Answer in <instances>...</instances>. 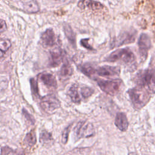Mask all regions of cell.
I'll return each mask as SVG.
<instances>
[{
  "label": "cell",
  "instance_id": "obj_1",
  "mask_svg": "<svg viewBox=\"0 0 155 155\" xmlns=\"http://www.w3.org/2000/svg\"><path fill=\"white\" fill-rule=\"evenodd\" d=\"M127 93L133 107L137 110L143 107L151 97V93L148 90L138 86L129 89Z\"/></svg>",
  "mask_w": 155,
  "mask_h": 155
},
{
  "label": "cell",
  "instance_id": "obj_2",
  "mask_svg": "<svg viewBox=\"0 0 155 155\" xmlns=\"http://www.w3.org/2000/svg\"><path fill=\"white\" fill-rule=\"evenodd\" d=\"M135 59V56L132 51L129 48H124L117 49L111 52L104 59V61L130 64L134 62Z\"/></svg>",
  "mask_w": 155,
  "mask_h": 155
},
{
  "label": "cell",
  "instance_id": "obj_3",
  "mask_svg": "<svg viewBox=\"0 0 155 155\" xmlns=\"http://www.w3.org/2000/svg\"><path fill=\"white\" fill-rule=\"evenodd\" d=\"M135 83L138 87L148 90L150 93L154 91V72L153 69L140 71L135 76Z\"/></svg>",
  "mask_w": 155,
  "mask_h": 155
},
{
  "label": "cell",
  "instance_id": "obj_4",
  "mask_svg": "<svg viewBox=\"0 0 155 155\" xmlns=\"http://www.w3.org/2000/svg\"><path fill=\"white\" fill-rule=\"evenodd\" d=\"M96 81L98 86L104 92L111 96L117 94L122 87V81L120 79H96Z\"/></svg>",
  "mask_w": 155,
  "mask_h": 155
},
{
  "label": "cell",
  "instance_id": "obj_5",
  "mask_svg": "<svg viewBox=\"0 0 155 155\" xmlns=\"http://www.w3.org/2000/svg\"><path fill=\"white\" fill-rule=\"evenodd\" d=\"M74 134L76 140L81 138L90 137L95 134L94 128L91 123L82 120L79 122L74 127Z\"/></svg>",
  "mask_w": 155,
  "mask_h": 155
},
{
  "label": "cell",
  "instance_id": "obj_6",
  "mask_svg": "<svg viewBox=\"0 0 155 155\" xmlns=\"http://www.w3.org/2000/svg\"><path fill=\"white\" fill-rule=\"evenodd\" d=\"M40 106L47 113H52L61 106L59 100L53 94H48L41 99Z\"/></svg>",
  "mask_w": 155,
  "mask_h": 155
},
{
  "label": "cell",
  "instance_id": "obj_7",
  "mask_svg": "<svg viewBox=\"0 0 155 155\" xmlns=\"http://www.w3.org/2000/svg\"><path fill=\"white\" fill-rule=\"evenodd\" d=\"M136 32L134 31H126L120 33L112 42L111 47H119L134 42Z\"/></svg>",
  "mask_w": 155,
  "mask_h": 155
},
{
  "label": "cell",
  "instance_id": "obj_8",
  "mask_svg": "<svg viewBox=\"0 0 155 155\" xmlns=\"http://www.w3.org/2000/svg\"><path fill=\"white\" fill-rule=\"evenodd\" d=\"M120 69L119 67L104 65L96 68V74L105 78H116L119 76Z\"/></svg>",
  "mask_w": 155,
  "mask_h": 155
},
{
  "label": "cell",
  "instance_id": "obj_9",
  "mask_svg": "<svg viewBox=\"0 0 155 155\" xmlns=\"http://www.w3.org/2000/svg\"><path fill=\"white\" fill-rule=\"evenodd\" d=\"M151 46V42L150 37L146 33H142L138 40V47L140 56L142 59H146Z\"/></svg>",
  "mask_w": 155,
  "mask_h": 155
},
{
  "label": "cell",
  "instance_id": "obj_10",
  "mask_svg": "<svg viewBox=\"0 0 155 155\" xmlns=\"http://www.w3.org/2000/svg\"><path fill=\"white\" fill-rule=\"evenodd\" d=\"M57 38L52 28H47L41 35V44L45 47H52L57 43Z\"/></svg>",
  "mask_w": 155,
  "mask_h": 155
},
{
  "label": "cell",
  "instance_id": "obj_11",
  "mask_svg": "<svg viewBox=\"0 0 155 155\" xmlns=\"http://www.w3.org/2000/svg\"><path fill=\"white\" fill-rule=\"evenodd\" d=\"M64 51L60 48H56L50 51L48 65L51 67H56L63 62L65 57Z\"/></svg>",
  "mask_w": 155,
  "mask_h": 155
},
{
  "label": "cell",
  "instance_id": "obj_12",
  "mask_svg": "<svg viewBox=\"0 0 155 155\" xmlns=\"http://www.w3.org/2000/svg\"><path fill=\"white\" fill-rule=\"evenodd\" d=\"M78 6L82 9H89L93 11L101 10L104 8L102 4L93 0H80Z\"/></svg>",
  "mask_w": 155,
  "mask_h": 155
},
{
  "label": "cell",
  "instance_id": "obj_13",
  "mask_svg": "<svg viewBox=\"0 0 155 155\" xmlns=\"http://www.w3.org/2000/svg\"><path fill=\"white\" fill-rule=\"evenodd\" d=\"M39 79L47 87L56 88L57 87V81L54 75L50 73H42L38 75Z\"/></svg>",
  "mask_w": 155,
  "mask_h": 155
},
{
  "label": "cell",
  "instance_id": "obj_14",
  "mask_svg": "<svg viewBox=\"0 0 155 155\" xmlns=\"http://www.w3.org/2000/svg\"><path fill=\"white\" fill-rule=\"evenodd\" d=\"M114 124L119 130L125 131L128 127V121L126 114L122 112L117 113L115 117Z\"/></svg>",
  "mask_w": 155,
  "mask_h": 155
},
{
  "label": "cell",
  "instance_id": "obj_15",
  "mask_svg": "<svg viewBox=\"0 0 155 155\" xmlns=\"http://www.w3.org/2000/svg\"><path fill=\"white\" fill-rule=\"evenodd\" d=\"M22 9L27 13H36L39 10L38 3L35 0H21Z\"/></svg>",
  "mask_w": 155,
  "mask_h": 155
},
{
  "label": "cell",
  "instance_id": "obj_16",
  "mask_svg": "<svg viewBox=\"0 0 155 155\" xmlns=\"http://www.w3.org/2000/svg\"><path fill=\"white\" fill-rule=\"evenodd\" d=\"M68 96L74 103H80L82 97L79 93V85L77 84H73L68 90Z\"/></svg>",
  "mask_w": 155,
  "mask_h": 155
},
{
  "label": "cell",
  "instance_id": "obj_17",
  "mask_svg": "<svg viewBox=\"0 0 155 155\" xmlns=\"http://www.w3.org/2000/svg\"><path fill=\"white\" fill-rule=\"evenodd\" d=\"M73 74V68L67 59L63 61V64L59 71V76L61 79L64 80L68 78Z\"/></svg>",
  "mask_w": 155,
  "mask_h": 155
},
{
  "label": "cell",
  "instance_id": "obj_18",
  "mask_svg": "<svg viewBox=\"0 0 155 155\" xmlns=\"http://www.w3.org/2000/svg\"><path fill=\"white\" fill-rule=\"evenodd\" d=\"M79 70L85 75L92 78L96 74V68L90 63H85L78 66Z\"/></svg>",
  "mask_w": 155,
  "mask_h": 155
},
{
  "label": "cell",
  "instance_id": "obj_19",
  "mask_svg": "<svg viewBox=\"0 0 155 155\" xmlns=\"http://www.w3.org/2000/svg\"><path fill=\"white\" fill-rule=\"evenodd\" d=\"M64 31L65 35L67 37L68 41L70 42V43L75 47H76V36L71 27L68 24H66L64 25Z\"/></svg>",
  "mask_w": 155,
  "mask_h": 155
},
{
  "label": "cell",
  "instance_id": "obj_20",
  "mask_svg": "<svg viewBox=\"0 0 155 155\" xmlns=\"http://www.w3.org/2000/svg\"><path fill=\"white\" fill-rule=\"evenodd\" d=\"M36 136L35 130H31L29 133H28L25 138H24V143L28 147H33L36 143Z\"/></svg>",
  "mask_w": 155,
  "mask_h": 155
},
{
  "label": "cell",
  "instance_id": "obj_21",
  "mask_svg": "<svg viewBox=\"0 0 155 155\" xmlns=\"http://www.w3.org/2000/svg\"><path fill=\"white\" fill-rule=\"evenodd\" d=\"M79 93L81 97L83 99H87L93 94L94 90L86 85L79 86Z\"/></svg>",
  "mask_w": 155,
  "mask_h": 155
},
{
  "label": "cell",
  "instance_id": "obj_22",
  "mask_svg": "<svg viewBox=\"0 0 155 155\" xmlns=\"http://www.w3.org/2000/svg\"><path fill=\"white\" fill-rule=\"evenodd\" d=\"M39 140L42 145H45L50 143L53 140L51 134L45 130L42 131L40 134Z\"/></svg>",
  "mask_w": 155,
  "mask_h": 155
},
{
  "label": "cell",
  "instance_id": "obj_23",
  "mask_svg": "<svg viewBox=\"0 0 155 155\" xmlns=\"http://www.w3.org/2000/svg\"><path fill=\"white\" fill-rule=\"evenodd\" d=\"M30 87H31V90L33 96L35 98H39L40 97L39 93V88H38V81L34 79L31 78L30 80Z\"/></svg>",
  "mask_w": 155,
  "mask_h": 155
},
{
  "label": "cell",
  "instance_id": "obj_24",
  "mask_svg": "<svg viewBox=\"0 0 155 155\" xmlns=\"http://www.w3.org/2000/svg\"><path fill=\"white\" fill-rule=\"evenodd\" d=\"M71 128V124H70L68 126H67L63 130V132H62V142L64 144L67 143V142L68 141V135H69Z\"/></svg>",
  "mask_w": 155,
  "mask_h": 155
},
{
  "label": "cell",
  "instance_id": "obj_25",
  "mask_svg": "<svg viewBox=\"0 0 155 155\" xmlns=\"http://www.w3.org/2000/svg\"><path fill=\"white\" fill-rule=\"evenodd\" d=\"M11 47V42L10 40L7 39L0 40V50L3 51H6Z\"/></svg>",
  "mask_w": 155,
  "mask_h": 155
},
{
  "label": "cell",
  "instance_id": "obj_26",
  "mask_svg": "<svg viewBox=\"0 0 155 155\" xmlns=\"http://www.w3.org/2000/svg\"><path fill=\"white\" fill-rule=\"evenodd\" d=\"M22 114L24 116V117L26 119V120L31 124L34 125L35 123V119L33 117L32 115H31L25 108L22 109Z\"/></svg>",
  "mask_w": 155,
  "mask_h": 155
},
{
  "label": "cell",
  "instance_id": "obj_27",
  "mask_svg": "<svg viewBox=\"0 0 155 155\" xmlns=\"http://www.w3.org/2000/svg\"><path fill=\"white\" fill-rule=\"evenodd\" d=\"M88 41L89 39L88 38H85V39H82L81 40V44L82 45V46H83L84 47H85V48L90 50H93V48L91 45H90L88 43Z\"/></svg>",
  "mask_w": 155,
  "mask_h": 155
},
{
  "label": "cell",
  "instance_id": "obj_28",
  "mask_svg": "<svg viewBox=\"0 0 155 155\" xmlns=\"http://www.w3.org/2000/svg\"><path fill=\"white\" fill-rule=\"evenodd\" d=\"M16 153L13 150L12 148H9L8 147H4L1 148V154H15Z\"/></svg>",
  "mask_w": 155,
  "mask_h": 155
},
{
  "label": "cell",
  "instance_id": "obj_29",
  "mask_svg": "<svg viewBox=\"0 0 155 155\" xmlns=\"http://www.w3.org/2000/svg\"><path fill=\"white\" fill-rule=\"evenodd\" d=\"M7 29V25L3 19L0 18V33L4 31Z\"/></svg>",
  "mask_w": 155,
  "mask_h": 155
},
{
  "label": "cell",
  "instance_id": "obj_30",
  "mask_svg": "<svg viewBox=\"0 0 155 155\" xmlns=\"http://www.w3.org/2000/svg\"><path fill=\"white\" fill-rule=\"evenodd\" d=\"M4 51H3L2 50H0V58H2L4 56Z\"/></svg>",
  "mask_w": 155,
  "mask_h": 155
},
{
  "label": "cell",
  "instance_id": "obj_31",
  "mask_svg": "<svg viewBox=\"0 0 155 155\" xmlns=\"http://www.w3.org/2000/svg\"><path fill=\"white\" fill-rule=\"evenodd\" d=\"M57 1H65V0H57Z\"/></svg>",
  "mask_w": 155,
  "mask_h": 155
}]
</instances>
